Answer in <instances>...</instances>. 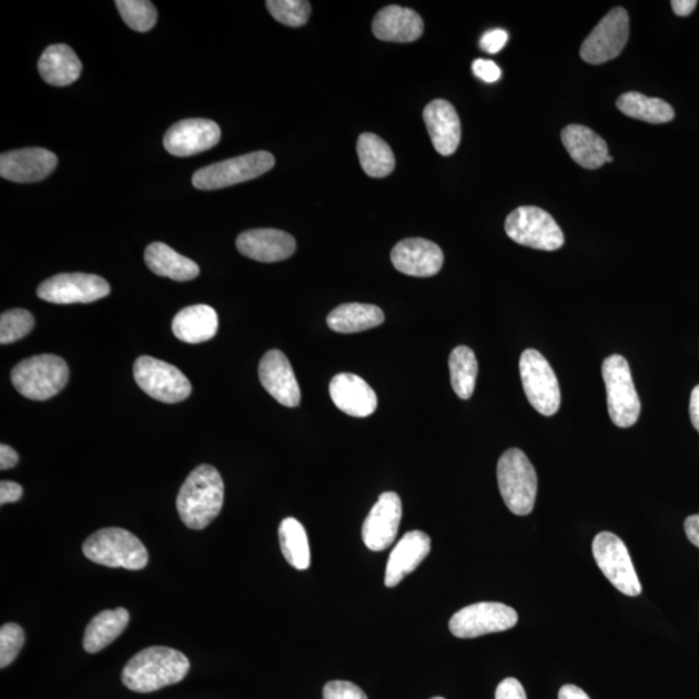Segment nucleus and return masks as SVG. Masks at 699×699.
Returning <instances> with one entry per match:
<instances>
[{
    "label": "nucleus",
    "mask_w": 699,
    "mask_h": 699,
    "mask_svg": "<svg viewBox=\"0 0 699 699\" xmlns=\"http://www.w3.org/2000/svg\"><path fill=\"white\" fill-rule=\"evenodd\" d=\"M191 668L182 651L151 647L132 657L122 671V682L136 693H152L181 682Z\"/></svg>",
    "instance_id": "nucleus-1"
},
{
    "label": "nucleus",
    "mask_w": 699,
    "mask_h": 699,
    "mask_svg": "<svg viewBox=\"0 0 699 699\" xmlns=\"http://www.w3.org/2000/svg\"><path fill=\"white\" fill-rule=\"evenodd\" d=\"M224 503V484L212 465H200L184 480L176 499L182 523L192 530H202L220 515Z\"/></svg>",
    "instance_id": "nucleus-2"
},
{
    "label": "nucleus",
    "mask_w": 699,
    "mask_h": 699,
    "mask_svg": "<svg viewBox=\"0 0 699 699\" xmlns=\"http://www.w3.org/2000/svg\"><path fill=\"white\" fill-rule=\"evenodd\" d=\"M497 484L511 513L516 516L530 515L538 494V474L523 450H505L497 463Z\"/></svg>",
    "instance_id": "nucleus-3"
},
{
    "label": "nucleus",
    "mask_w": 699,
    "mask_h": 699,
    "mask_svg": "<svg viewBox=\"0 0 699 699\" xmlns=\"http://www.w3.org/2000/svg\"><path fill=\"white\" fill-rule=\"evenodd\" d=\"M82 549L92 563L128 570H142L150 559L144 544L121 527L101 528L84 541Z\"/></svg>",
    "instance_id": "nucleus-4"
},
{
    "label": "nucleus",
    "mask_w": 699,
    "mask_h": 699,
    "mask_svg": "<svg viewBox=\"0 0 699 699\" xmlns=\"http://www.w3.org/2000/svg\"><path fill=\"white\" fill-rule=\"evenodd\" d=\"M12 384L31 401H47L59 394L69 379V368L62 357L51 354L28 357L12 371Z\"/></svg>",
    "instance_id": "nucleus-5"
},
{
    "label": "nucleus",
    "mask_w": 699,
    "mask_h": 699,
    "mask_svg": "<svg viewBox=\"0 0 699 699\" xmlns=\"http://www.w3.org/2000/svg\"><path fill=\"white\" fill-rule=\"evenodd\" d=\"M602 378L608 394L611 422L619 427H631L641 414V402L636 392L631 368L621 355L606 357Z\"/></svg>",
    "instance_id": "nucleus-6"
},
{
    "label": "nucleus",
    "mask_w": 699,
    "mask_h": 699,
    "mask_svg": "<svg viewBox=\"0 0 699 699\" xmlns=\"http://www.w3.org/2000/svg\"><path fill=\"white\" fill-rule=\"evenodd\" d=\"M505 232L515 243L554 252L565 243L564 232L546 210L520 206L505 221Z\"/></svg>",
    "instance_id": "nucleus-7"
},
{
    "label": "nucleus",
    "mask_w": 699,
    "mask_h": 699,
    "mask_svg": "<svg viewBox=\"0 0 699 699\" xmlns=\"http://www.w3.org/2000/svg\"><path fill=\"white\" fill-rule=\"evenodd\" d=\"M275 166V158L269 152L260 151L239 155L202 168L192 178L197 190L212 191L225 189L266 174Z\"/></svg>",
    "instance_id": "nucleus-8"
},
{
    "label": "nucleus",
    "mask_w": 699,
    "mask_h": 699,
    "mask_svg": "<svg viewBox=\"0 0 699 699\" xmlns=\"http://www.w3.org/2000/svg\"><path fill=\"white\" fill-rule=\"evenodd\" d=\"M520 379L527 401L543 416H554L561 406L556 373L538 350L527 348L519 359Z\"/></svg>",
    "instance_id": "nucleus-9"
},
{
    "label": "nucleus",
    "mask_w": 699,
    "mask_h": 699,
    "mask_svg": "<svg viewBox=\"0 0 699 699\" xmlns=\"http://www.w3.org/2000/svg\"><path fill=\"white\" fill-rule=\"evenodd\" d=\"M592 551L597 566L619 592L631 597L641 594V582L624 540L616 534L600 533L596 535Z\"/></svg>",
    "instance_id": "nucleus-10"
},
{
    "label": "nucleus",
    "mask_w": 699,
    "mask_h": 699,
    "mask_svg": "<svg viewBox=\"0 0 699 699\" xmlns=\"http://www.w3.org/2000/svg\"><path fill=\"white\" fill-rule=\"evenodd\" d=\"M134 378L144 393L163 403L183 402L192 393L190 379L181 369L152 356L136 359Z\"/></svg>",
    "instance_id": "nucleus-11"
},
{
    "label": "nucleus",
    "mask_w": 699,
    "mask_h": 699,
    "mask_svg": "<svg viewBox=\"0 0 699 699\" xmlns=\"http://www.w3.org/2000/svg\"><path fill=\"white\" fill-rule=\"evenodd\" d=\"M518 624V614L502 602H478L458 610L449 620V631L458 639H474L508 631Z\"/></svg>",
    "instance_id": "nucleus-12"
},
{
    "label": "nucleus",
    "mask_w": 699,
    "mask_h": 699,
    "mask_svg": "<svg viewBox=\"0 0 699 699\" xmlns=\"http://www.w3.org/2000/svg\"><path fill=\"white\" fill-rule=\"evenodd\" d=\"M628 38V13L625 8H614L582 42L580 57L588 64H605L619 57L625 50Z\"/></svg>",
    "instance_id": "nucleus-13"
},
{
    "label": "nucleus",
    "mask_w": 699,
    "mask_h": 699,
    "mask_svg": "<svg viewBox=\"0 0 699 699\" xmlns=\"http://www.w3.org/2000/svg\"><path fill=\"white\" fill-rule=\"evenodd\" d=\"M111 286L107 280L91 274H59L45 280L38 286L39 298L57 303V305H73V303H91L107 297Z\"/></svg>",
    "instance_id": "nucleus-14"
},
{
    "label": "nucleus",
    "mask_w": 699,
    "mask_h": 699,
    "mask_svg": "<svg viewBox=\"0 0 699 699\" xmlns=\"http://www.w3.org/2000/svg\"><path fill=\"white\" fill-rule=\"evenodd\" d=\"M402 520V500L398 494H381L365 518L362 538L365 547L373 551L385 550L398 535Z\"/></svg>",
    "instance_id": "nucleus-15"
},
{
    "label": "nucleus",
    "mask_w": 699,
    "mask_h": 699,
    "mask_svg": "<svg viewBox=\"0 0 699 699\" xmlns=\"http://www.w3.org/2000/svg\"><path fill=\"white\" fill-rule=\"evenodd\" d=\"M221 128L214 121L204 119L184 120L171 126L163 145L170 154L189 158L212 150L221 140Z\"/></svg>",
    "instance_id": "nucleus-16"
},
{
    "label": "nucleus",
    "mask_w": 699,
    "mask_h": 699,
    "mask_svg": "<svg viewBox=\"0 0 699 699\" xmlns=\"http://www.w3.org/2000/svg\"><path fill=\"white\" fill-rule=\"evenodd\" d=\"M57 166V154L44 148H23L0 155V175L16 183L41 182Z\"/></svg>",
    "instance_id": "nucleus-17"
},
{
    "label": "nucleus",
    "mask_w": 699,
    "mask_h": 699,
    "mask_svg": "<svg viewBox=\"0 0 699 699\" xmlns=\"http://www.w3.org/2000/svg\"><path fill=\"white\" fill-rule=\"evenodd\" d=\"M392 262L404 275L430 277L442 270L445 255L433 241L414 237L403 240L394 246Z\"/></svg>",
    "instance_id": "nucleus-18"
},
{
    "label": "nucleus",
    "mask_w": 699,
    "mask_h": 699,
    "mask_svg": "<svg viewBox=\"0 0 699 699\" xmlns=\"http://www.w3.org/2000/svg\"><path fill=\"white\" fill-rule=\"evenodd\" d=\"M260 379L272 398L285 407H297L301 391L290 359L278 350H270L260 363Z\"/></svg>",
    "instance_id": "nucleus-19"
},
{
    "label": "nucleus",
    "mask_w": 699,
    "mask_h": 699,
    "mask_svg": "<svg viewBox=\"0 0 699 699\" xmlns=\"http://www.w3.org/2000/svg\"><path fill=\"white\" fill-rule=\"evenodd\" d=\"M236 246L247 259L272 263L291 259L297 244L287 232L259 229L240 233Z\"/></svg>",
    "instance_id": "nucleus-20"
},
{
    "label": "nucleus",
    "mask_w": 699,
    "mask_h": 699,
    "mask_svg": "<svg viewBox=\"0 0 699 699\" xmlns=\"http://www.w3.org/2000/svg\"><path fill=\"white\" fill-rule=\"evenodd\" d=\"M336 407L353 417H368L377 408V395L365 381L353 373H340L330 385Z\"/></svg>",
    "instance_id": "nucleus-21"
},
{
    "label": "nucleus",
    "mask_w": 699,
    "mask_h": 699,
    "mask_svg": "<svg viewBox=\"0 0 699 699\" xmlns=\"http://www.w3.org/2000/svg\"><path fill=\"white\" fill-rule=\"evenodd\" d=\"M432 550L429 535L424 531H409L403 536L388 557L385 586L393 588L414 573Z\"/></svg>",
    "instance_id": "nucleus-22"
},
{
    "label": "nucleus",
    "mask_w": 699,
    "mask_h": 699,
    "mask_svg": "<svg viewBox=\"0 0 699 699\" xmlns=\"http://www.w3.org/2000/svg\"><path fill=\"white\" fill-rule=\"evenodd\" d=\"M424 121L435 151L454 154L462 140V123L454 105L442 99L432 101L424 109Z\"/></svg>",
    "instance_id": "nucleus-23"
},
{
    "label": "nucleus",
    "mask_w": 699,
    "mask_h": 699,
    "mask_svg": "<svg viewBox=\"0 0 699 699\" xmlns=\"http://www.w3.org/2000/svg\"><path fill=\"white\" fill-rule=\"evenodd\" d=\"M372 30L379 41L411 43L423 36L424 21L411 8L387 6L376 14Z\"/></svg>",
    "instance_id": "nucleus-24"
},
{
    "label": "nucleus",
    "mask_w": 699,
    "mask_h": 699,
    "mask_svg": "<svg viewBox=\"0 0 699 699\" xmlns=\"http://www.w3.org/2000/svg\"><path fill=\"white\" fill-rule=\"evenodd\" d=\"M561 138L567 153L579 166L596 170L606 163L609 155L608 144L594 130L580 124H570L563 130Z\"/></svg>",
    "instance_id": "nucleus-25"
},
{
    "label": "nucleus",
    "mask_w": 699,
    "mask_h": 699,
    "mask_svg": "<svg viewBox=\"0 0 699 699\" xmlns=\"http://www.w3.org/2000/svg\"><path fill=\"white\" fill-rule=\"evenodd\" d=\"M38 69L44 82L57 88H65L80 78L82 62L69 45L52 44L47 47L39 59Z\"/></svg>",
    "instance_id": "nucleus-26"
},
{
    "label": "nucleus",
    "mask_w": 699,
    "mask_h": 699,
    "mask_svg": "<svg viewBox=\"0 0 699 699\" xmlns=\"http://www.w3.org/2000/svg\"><path fill=\"white\" fill-rule=\"evenodd\" d=\"M220 326L216 311L207 305H194L179 311L171 328L178 340L186 344H201L212 340Z\"/></svg>",
    "instance_id": "nucleus-27"
},
{
    "label": "nucleus",
    "mask_w": 699,
    "mask_h": 699,
    "mask_svg": "<svg viewBox=\"0 0 699 699\" xmlns=\"http://www.w3.org/2000/svg\"><path fill=\"white\" fill-rule=\"evenodd\" d=\"M144 261L153 274L161 277H169L175 282H189L196 278L200 269L196 262L185 259L169 245L153 243L145 249Z\"/></svg>",
    "instance_id": "nucleus-28"
},
{
    "label": "nucleus",
    "mask_w": 699,
    "mask_h": 699,
    "mask_svg": "<svg viewBox=\"0 0 699 699\" xmlns=\"http://www.w3.org/2000/svg\"><path fill=\"white\" fill-rule=\"evenodd\" d=\"M385 322L384 311L365 303H345L332 311L326 324L334 332L357 333L375 328Z\"/></svg>",
    "instance_id": "nucleus-29"
},
{
    "label": "nucleus",
    "mask_w": 699,
    "mask_h": 699,
    "mask_svg": "<svg viewBox=\"0 0 699 699\" xmlns=\"http://www.w3.org/2000/svg\"><path fill=\"white\" fill-rule=\"evenodd\" d=\"M130 621V614L126 609L104 610L93 617L83 637V648L85 651L95 655L112 644L116 637L122 635Z\"/></svg>",
    "instance_id": "nucleus-30"
},
{
    "label": "nucleus",
    "mask_w": 699,
    "mask_h": 699,
    "mask_svg": "<svg viewBox=\"0 0 699 699\" xmlns=\"http://www.w3.org/2000/svg\"><path fill=\"white\" fill-rule=\"evenodd\" d=\"M356 151L365 174L372 178H385L393 173L394 153L384 139L371 132H364L357 139Z\"/></svg>",
    "instance_id": "nucleus-31"
},
{
    "label": "nucleus",
    "mask_w": 699,
    "mask_h": 699,
    "mask_svg": "<svg viewBox=\"0 0 699 699\" xmlns=\"http://www.w3.org/2000/svg\"><path fill=\"white\" fill-rule=\"evenodd\" d=\"M619 111L631 119L649 123H667L675 119L673 108L667 101L648 98L640 92H626L617 100Z\"/></svg>",
    "instance_id": "nucleus-32"
},
{
    "label": "nucleus",
    "mask_w": 699,
    "mask_h": 699,
    "mask_svg": "<svg viewBox=\"0 0 699 699\" xmlns=\"http://www.w3.org/2000/svg\"><path fill=\"white\" fill-rule=\"evenodd\" d=\"M278 541L287 564L306 570L311 564L310 544L305 527L298 519L287 517L278 526Z\"/></svg>",
    "instance_id": "nucleus-33"
},
{
    "label": "nucleus",
    "mask_w": 699,
    "mask_h": 699,
    "mask_svg": "<svg viewBox=\"0 0 699 699\" xmlns=\"http://www.w3.org/2000/svg\"><path fill=\"white\" fill-rule=\"evenodd\" d=\"M450 385L460 399H469L476 388L478 362L468 346H457L449 355Z\"/></svg>",
    "instance_id": "nucleus-34"
},
{
    "label": "nucleus",
    "mask_w": 699,
    "mask_h": 699,
    "mask_svg": "<svg viewBox=\"0 0 699 699\" xmlns=\"http://www.w3.org/2000/svg\"><path fill=\"white\" fill-rule=\"evenodd\" d=\"M115 6L123 21L142 33L151 30L158 22V10L146 0H116Z\"/></svg>",
    "instance_id": "nucleus-35"
},
{
    "label": "nucleus",
    "mask_w": 699,
    "mask_h": 699,
    "mask_svg": "<svg viewBox=\"0 0 699 699\" xmlns=\"http://www.w3.org/2000/svg\"><path fill=\"white\" fill-rule=\"evenodd\" d=\"M34 316L27 310H8L0 316V344L8 345L19 341L34 328Z\"/></svg>",
    "instance_id": "nucleus-36"
},
{
    "label": "nucleus",
    "mask_w": 699,
    "mask_h": 699,
    "mask_svg": "<svg viewBox=\"0 0 699 699\" xmlns=\"http://www.w3.org/2000/svg\"><path fill=\"white\" fill-rule=\"evenodd\" d=\"M266 6L272 18L286 27L300 28L310 19L311 4L305 0H269Z\"/></svg>",
    "instance_id": "nucleus-37"
},
{
    "label": "nucleus",
    "mask_w": 699,
    "mask_h": 699,
    "mask_svg": "<svg viewBox=\"0 0 699 699\" xmlns=\"http://www.w3.org/2000/svg\"><path fill=\"white\" fill-rule=\"evenodd\" d=\"M23 644H26V634H23L21 626L4 625L0 629V667L10 666L18 658Z\"/></svg>",
    "instance_id": "nucleus-38"
},
{
    "label": "nucleus",
    "mask_w": 699,
    "mask_h": 699,
    "mask_svg": "<svg viewBox=\"0 0 699 699\" xmlns=\"http://www.w3.org/2000/svg\"><path fill=\"white\" fill-rule=\"evenodd\" d=\"M324 699H368L363 689L352 681L333 680L325 683Z\"/></svg>",
    "instance_id": "nucleus-39"
},
{
    "label": "nucleus",
    "mask_w": 699,
    "mask_h": 699,
    "mask_svg": "<svg viewBox=\"0 0 699 699\" xmlns=\"http://www.w3.org/2000/svg\"><path fill=\"white\" fill-rule=\"evenodd\" d=\"M508 42V33L503 29H494L480 38V49L489 54H495L504 49Z\"/></svg>",
    "instance_id": "nucleus-40"
},
{
    "label": "nucleus",
    "mask_w": 699,
    "mask_h": 699,
    "mask_svg": "<svg viewBox=\"0 0 699 699\" xmlns=\"http://www.w3.org/2000/svg\"><path fill=\"white\" fill-rule=\"evenodd\" d=\"M472 70L474 75L487 83L499 81L502 70L492 60L478 59L473 62Z\"/></svg>",
    "instance_id": "nucleus-41"
},
{
    "label": "nucleus",
    "mask_w": 699,
    "mask_h": 699,
    "mask_svg": "<svg viewBox=\"0 0 699 699\" xmlns=\"http://www.w3.org/2000/svg\"><path fill=\"white\" fill-rule=\"evenodd\" d=\"M495 699H527L526 691L517 679L508 678L496 688Z\"/></svg>",
    "instance_id": "nucleus-42"
},
{
    "label": "nucleus",
    "mask_w": 699,
    "mask_h": 699,
    "mask_svg": "<svg viewBox=\"0 0 699 699\" xmlns=\"http://www.w3.org/2000/svg\"><path fill=\"white\" fill-rule=\"evenodd\" d=\"M23 489L19 484L11 480H3L0 484V504L19 502L22 497Z\"/></svg>",
    "instance_id": "nucleus-43"
},
{
    "label": "nucleus",
    "mask_w": 699,
    "mask_h": 699,
    "mask_svg": "<svg viewBox=\"0 0 699 699\" xmlns=\"http://www.w3.org/2000/svg\"><path fill=\"white\" fill-rule=\"evenodd\" d=\"M18 463L19 455L12 447L7 445L0 446V469H12Z\"/></svg>",
    "instance_id": "nucleus-44"
},
{
    "label": "nucleus",
    "mask_w": 699,
    "mask_h": 699,
    "mask_svg": "<svg viewBox=\"0 0 699 699\" xmlns=\"http://www.w3.org/2000/svg\"><path fill=\"white\" fill-rule=\"evenodd\" d=\"M683 528H686L689 541L699 548V515L688 517Z\"/></svg>",
    "instance_id": "nucleus-45"
},
{
    "label": "nucleus",
    "mask_w": 699,
    "mask_h": 699,
    "mask_svg": "<svg viewBox=\"0 0 699 699\" xmlns=\"http://www.w3.org/2000/svg\"><path fill=\"white\" fill-rule=\"evenodd\" d=\"M697 4V0H673V2H671L673 12L680 16V18H687V16L696 10Z\"/></svg>",
    "instance_id": "nucleus-46"
},
{
    "label": "nucleus",
    "mask_w": 699,
    "mask_h": 699,
    "mask_svg": "<svg viewBox=\"0 0 699 699\" xmlns=\"http://www.w3.org/2000/svg\"><path fill=\"white\" fill-rule=\"evenodd\" d=\"M689 412L691 424H693L699 433V385L693 388V392H691Z\"/></svg>",
    "instance_id": "nucleus-47"
},
{
    "label": "nucleus",
    "mask_w": 699,
    "mask_h": 699,
    "mask_svg": "<svg viewBox=\"0 0 699 699\" xmlns=\"http://www.w3.org/2000/svg\"><path fill=\"white\" fill-rule=\"evenodd\" d=\"M558 699H590L585 690L577 686H564L558 691Z\"/></svg>",
    "instance_id": "nucleus-48"
},
{
    "label": "nucleus",
    "mask_w": 699,
    "mask_h": 699,
    "mask_svg": "<svg viewBox=\"0 0 699 699\" xmlns=\"http://www.w3.org/2000/svg\"><path fill=\"white\" fill-rule=\"evenodd\" d=\"M612 161H614V159H612V158H611V155L609 154V155H608V158H606V162L610 163V162H612Z\"/></svg>",
    "instance_id": "nucleus-49"
},
{
    "label": "nucleus",
    "mask_w": 699,
    "mask_h": 699,
    "mask_svg": "<svg viewBox=\"0 0 699 699\" xmlns=\"http://www.w3.org/2000/svg\"><path fill=\"white\" fill-rule=\"evenodd\" d=\"M432 699H446V698H443V697H434V698H432Z\"/></svg>",
    "instance_id": "nucleus-50"
}]
</instances>
